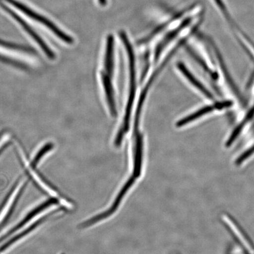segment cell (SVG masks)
<instances>
[{
	"label": "cell",
	"mask_w": 254,
	"mask_h": 254,
	"mask_svg": "<svg viewBox=\"0 0 254 254\" xmlns=\"http://www.w3.org/2000/svg\"><path fill=\"white\" fill-rule=\"evenodd\" d=\"M120 36L121 39L125 44L127 53H128L129 59V87L128 102H127L125 119L123 127L120 129L116 139V144L119 145L122 142L124 135L127 131H128L129 126L130 117H131V109L134 103L136 82H135V56L134 50L130 44L128 37L127 36L125 32H120Z\"/></svg>",
	"instance_id": "cell-1"
},
{
	"label": "cell",
	"mask_w": 254,
	"mask_h": 254,
	"mask_svg": "<svg viewBox=\"0 0 254 254\" xmlns=\"http://www.w3.org/2000/svg\"><path fill=\"white\" fill-rule=\"evenodd\" d=\"M58 202V199L56 198H51L49 199L46 200L45 202L42 203L39 206H37L36 208H35L33 210L31 211L20 222L15 225V227L11 228L10 230H9L7 233L1 237H0V243H2L5 239H7L9 236H11L12 234L16 233L18 230L21 229L22 227H23L24 225L30 222L32 219L34 218L38 214H39L41 211L45 210L46 209L49 208V206L57 204Z\"/></svg>",
	"instance_id": "cell-5"
},
{
	"label": "cell",
	"mask_w": 254,
	"mask_h": 254,
	"mask_svg": "<svg viewBox=\"0 0 254 254\" xmlns=\"http://www.w3.org/2000/svg\"><path fill=\"white\" fill-rule=\"evenodd\" d=\"M62 209H63L62 208L59 209V210L52 211V212H50V213L44 216L43 217L40 218L39 220H38L36 222H34L33 224H32L29 227L27 228L24 231L21 232V233L17 234V236L11 238V239L7 241V243H5L4 245H2L0 247V253L5 252V251L7 250L9 247L12 246V244L17 243V241H20L21 238L25 237L27 235L31 233L32 231L36 229V228L39 227L40 225L43 224V222H46L48 219L52 217V216L57 214V212L62 210Z\"/></svg>",
	"instance_id": "cell-6"
},
{
	"label": "cell",
	"mask_w": 254,
	"mask_h": 254,
	"mask_svg": "<svg viewBox=\"0 0 254 254\" xmlns=\"http://www.w3.org/2000/svg\"><path fill=\"white\" fill-rule=\"evenodd\" d=\"M230 103L225 102V103L216 104L215 106H205L196 111V112L190 114V115L185 117V118L180 120L179 122L177 123V126L179 127L186 126L190 122H193V121L199 119V117L205 116V114H208L209 113H211V111L215 109H221V108L230 106Z\"/></svg>",
	"instance_id": "cell-7"
},
{
	"label": "cell",
	"mask_w": 254,
	"mask_h": 254,
	"mask_svg": "<svg viewBox=\"0 0 254 254\" xmlns=\"http://www.w3.org/2000/svg\"><path fill=\"white\" fill-rule=\"evenodd\" d=\"M101 5L104 6L107 4V0H98Z\"/></svg>",
	"instance_id": "cell-16"
},
{
	"label": "cell",
	"mask_w": 254,
	"mask_h": 254,
	"mask_svg": "<svg viewBox=\"0 0 254 254\" xmlns=\"http://www.w3.org/2000/svg\"><path fill=\"white\" fill-rule=\"evenodd\" d=\"M114 40L112 35L107 37L106 57H105L104 66L106 74L111 77L114 72Z\"/></svg>",
	"instance_id": "cell-10"
},
{
	"label": "cell",
	"mask_w": 254,
	"mask_h": 254,
	"mask_svg": "<svg viewBox=\"0 0 254 254\" xmlns=\"http://www.w3.org/2000/svg\"><path fill=\"white\" fill-rule=\"evenodd\" d=\"M177 67L179 68L180 71L182 72V74L185 76V77L188 79L190 83L195 88H197L199 91H201L202 93L204 94L205 96L209 98V99H213V96L211 94L207 89H206L201 82L198 81V79H196L194 75L192 74L188 69L186 67V65L182 63H178Z\"/></svg>",
	"instance_id": "cell-9"
},
{
	"label": "cell",
	"mask_w": 254,
	"mask_h": 254,
	"mask_svg": "<svg viewBox=\"0 0 254 254\" xmlns=\"http://www.w3.org/2000/svg\"><path fill=\"white\" fill-rule=\"evenodd\" d=\"M5 1L10 3V4L14 6L15 7L20 9V11L24 12V13L28 16V17L33 18L34 20L39 22L41 24H43L44 26H46L49 28V30L53 32V33L58 37L60 39L63 40L64 42L69 44H71L74 42V40L72 39L71 37L69 36L68 35L65 34L64 32L60 30L53 22L49 20V19L46 17H44L43 15H41L37 13V12L32 10L31 9L27 7L26 5L22 4L20 2L17 1V0H5Z\"/></svg>",
	"instance_id": "cell-3"
},
{
	"label": "cell",
	"mask_w": 254,
	"mask_h": 254,
	"mask_svg": "<svg viewBox=\"0 0 254 254\" xmlns=\"http://www.w3.org/2000/svg\"><path fill=\"white\" fill-rule=\"evenodd\" d=\"M191 19L190 18H187L186 20L183 22V23L180 25V27H178L177 29L171 31V33L167 35V36L164 38V39L161 41V43L158 44L156 50H155V59L157 60L159 56L161 55L162 51L163 50L164 47H166L171 40H173L175 37H176L178 34H179L180 32L182 31L184 28H185L188 25Z\"/></svg>",
	"instance_id": "cell-11"
},
{
	"label": "cell",
	"mask_w": 254,
	"mask_h": 254,
	"mask_svg": "<svg viewBox=\"0 0 254 254\" xmlns=\"http://www.w3.org/2000/svg\"><path fill=\"white\" fill-rule=\"evenodd\" d=\"M27 184L28 181H27V182H25L24 183V184H23V186H21L20 190H19L17 194L16 195L15 197L13 200V201H12V204L10 205V207H9V208L8 209V211L7 212V213H6L5 217H4V218L2 219L1 222H0V231H1V229H2V228L4 227L5 225H6V224L7 223L8 220H9V218H10V217H11V215L12 213H13L16 206H17L19 199H20L22 194H23V193L24 191L25 188H26V187L27 186Z\"/></svg>",
	"instance_id": "cell-12"
},
{
	"label": "cell",
	"mask_w": 254,
	"mask_h": 254,
	"mask_svg": "<svg viewBox=\"0 0 254 254\" xmlns=\"http://www.w3.org/2000/svg\"><path fill=\"white\" fill-rule=\"evenodd\" d=\"M54 144L52 142L47 143L44 147L41 148L36 156L34 157L33 161L30 163V167L31 169H36L37 164L39 163L41 159L48 152L53 150Z\"/></svg>",
	"instance_id": "cell-13"
},
{
	"label": "cell",
	"mask_w": 254,
	"mask_h": 254,
	"mask_svg": "<svg viewBox=\"0 0 254 254\" xmlns=\"http://www.w3.org/2000/svg\"><path fill=\"white\" fill-rule=\"evenodd\" d=\"M0 46L7 48V49H9L23 51V52L32 54L35 53V51L34 49H32V48L18 45V44H17L8 43L7 42V41L1 39H0Z\"/></svg>",
	"instance_id": "cell-14"
},
{
	"label": "cell",
	"mask_w": 254,
	"mask_h": 254,
	"mask_svg": "<svg viewBox=\"0 0 254 254\" xmlns=\"http://www.w3.org/2000/svg\"><path fill=\"white\" fill-rule=\"evenodd\" d=\"M101 81L104 88L105 93L108 105H109L110 113L112 116H116L117 110L115 100H114V90L112 83H111L110 77L106 73L102 72L101 74Z\"/></svg>",
	"instance_id": "cell-8"
},
{
	"label": "cell",
	"mask_w": 254,
	"mask_h": 254,
	"mask_svg": "<svg viewBox=\"0 0 254 254\" xmlns=\"http://www.w3.org/2000/svg\"><path fill=\"white\" fill-rule=\"evenodd\" d=\"M223 222L225 227L244 254H254V244L250 237L231 215L225 214Z\"/></svg>",
	"instance_id": "cell-2"
},
{
	"label": "cell",
	"mask_w": 254,
	"mask_h": 254,
	"mask_svg": "<svg viewBox=\"0 0 254 254\" xmlns=\"http://www.w3.org/2000/svg\"><path fill=\"white\" fill-rule=\"evenodd\" d=\"M0 7H1L4 11L7 12L9 15H10L12 18H14L17 23L23 27V29L27 32V34H29L32 39H34L36 42L39 44L41 49L43 50L45 55L49 57L51 60H54L56 58L55 54L54 53L53 51L50 49L49 46L46 43L41 37L38 34L36 31L27 24L21 17L15 13V12L12 10L10 8H8L7 5H5L4 3L0 0Z\"/></svg>",
	"instance_id": "cell-4"
},
{
	"label": "cell",
	"mask_w": 254,
	"mask_h": 254,
	"mask_svg": "<svg viewBox=\"0 0 254 254\" xmlns=\"http://www.w3.org/2000/svg\"><path fill=\"white\" fill-rule=\"evenodd\" d=\"M20 178L14 183L13 186L12 187L11 189L9 190V192L7 193V195H6L4 200H3L2 202L1 203V205H0V215L2 213V212L4 209L6 208V206L8 205V202L9 200L10 199L12 194H13L14 192L17 189V187L18 185V184L20 183Z\"/></svg>",
	"instance_id": "cell-15"
}]
</instances>
